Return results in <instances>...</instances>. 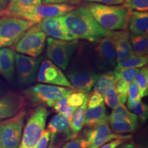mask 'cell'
Wrapping results in <instances>:
<instances>
[{
	"label": "cell",
	"mask_w": 148,
	"mask_h": 148,
	"mask_svg": "<svg viewBox=\"0 0 148 148\" xmlns=\"http://www.w3.org/2000/svg\"><path fill=\"white\" fill-rule=\"evenodd\" d=\"M62 17L74 39L93 42L107 36L111 32L101 27L85 7L75 8Z\"/></svg>",
	"instance_id": "cell-1"
},
{
	"label": "cell",
	"mask_w": 148,
	"mask_h": 148,
	"mask_svg": "<svg viewBox=\"0 0 148 148\" xmlns=\"http://www.w3.org/2000/svg\"><path fill=\"white\" fill-rule=\"evenodd\" d=\"M66 71V77L74 89L84 92H90L99 75L86 51L78 50Z\"/></svg>",
	"instance_id": "cell-2"
},
{
	"label": "cell",
	"mask_w": 148,
	"mask_h": 148,
	"mask_svg": "<svg viewBox=\"0 0 148 148\" xmlns=\"http://www.w3.org/2000/svg\"><path fill=\"white\" fill-rule=\"evenodd\" d=\"M85 8L103 28L110 31L125 30L128 25L129 10L123 6L90 2Z\"/></svg>",
	"instance_id": "cell-3"
},
{
	"label": "cell",
	"mask_w": 148,
	"mask_h": 148,
	"mask_svg": "<svg viewBox=\"0 0 148 148\" xmlns=\"http://www.w3.org/2000/svg\"><path fill=\"white\" fill-rule=\"evenodd\" d=\"M112 32L107 36L90 42L88 50L85 51L90 62L98 73L112 71L116 66Z\"/></svg>",
	"instance_id": "cell-4"
},
{
	"label": "cell",
	"mask_w": 148,
	"mask_h": 148,
	"mask_svg": "<svg viewBox=\"0 0 148 148\" xmlns=\"http://www.w3.org/2000/svg\"><path fill=\"white\" fill-rule=\"evenodd\" d=\"M73 91V89L64 86L37 84L24 89L22 93L24 98L34 106L53 107L58 99L70 95Z\"/></svg>",
	"instance_id": "cell-5"
},
{
	"label": "cell",
	"mask_w": 148,
	"mask_h": 148,
	"mask_svg": "<svg viewBox=\"0 0 148 148\" xmlns=\"http://www.w3.org/2000/svg\"><path fill=\"white\" fill-rule=\"evenodd\" d=\"M75 6L67 3L56 4H40L26 7L8 14L6 16H12L23 18L34 23H39L42 19L54 16H64L74 10Z\"/></svg>",
	"instance_id": "cell-6"
},
{
	"label": "cell",
	"mask_w": 148,
	"mask_h": 148,
	"mask_svg": "<svg viewBox=\"0 0 148 148\" xmlns=\"http://www.w3.org/2000/svg\"><path fill=\"white\" fill-rule=\"evenodd\" d=\"M49 111L45 106H38L33 111L24 127L18 148H32L45 130Z\"/></svg>",
	"instance_id": "cell-7"
},
{
	"label": "cell",
	"mask_w": 148,
	"mask_h": 148,
	"mask_svg": "<svg viewBox=\"0 0 148 148\" xmlns=\"http://www.w3.org/2000/svg\"><path fill=\"white\" fill-rule=\"evenodd\" d=\"M46 41L48 58L60 69L65 71L78 47L79 40H62L49 37Z\"/></svg>",
	"instance_id": "cell-8"
},
{
	"label": "cell",
	"mask_w": 148,
	"mask_h": 148,
	"mask_svg": "<svg viewBox=\"0 0 148 148\" xmlns=\"http://www.w3.org/2000/svg\"><path fill=\"white\" fill-rule=\"evenodd\" d=\"M35 24L21 18H0V48L14 45L27 29Z\"/></svg>",
	"instance_id": "cell-9"
},
{
	"label": "cell",
	"mask_w": 148,
	"mask_h": 148,
	"mask_svg": "<svg viewBox=\"0 0 148 148\" xmlns=\"http://www.w3.org/2000/svg\"><path fill=\"white\" fill-rule=\"evenodd\" d=\"M26 112L21 110L0 123V148H18L21 142Z\"/></svg>",
	"instance_id": "cell-10"
},
{
	"label": "cell",
	"mask_w": 148,
	"mask_h": 148,
	"mask_svg": "<svg viewBox=\"0 0 148 148\" xmlns=\"http://www.w3.org/2000/svg\"><path fill=\"white\" fill-rule=\"evenodd\" d=\"M46 40L47 35L40 30L37 24H35L14 44V49L19 53L36 58L43 52Z\"/></svg>",
	"instance_id": "cell-11"
},
{
	"label": "cell",
	"mask_w": 148,
	"mask_h": 148,
	"mask_svg": "<svg viewBox=\"0 0 148 148\" xmlns=\"http://www.w3.org/2000/svg\"><path fill=\"white\" fill-rule=\"evenodd\" d=\"M43 58V56L34 58L22 53H15L14 64L18 84L22 86H27L35 82L38 68Z\"/></svg>",
	"instance_id": "cell-12"
},
{
	"label": "cell",
	"mask_w": 148,
	"mask_h": 148,
	"mask_svg": "<svg viewBox=\"0 0 148 148\" xmlns=\"http://www.w3.org/2000/svg\"><path fill=\"white\" fill-rule=\"evenodd\" d=\"M36 79L38 82L64 86L75 90L62 69L48 59L42 60L40 63Z\"/></svg>",
	"instance_id": "cell-13"
},
{
	"label": "cell",
	"mask_w": 148,
	"mask_h": 148,
	"mask_svg": "<svg viewBox=\"0 0 148 148\" xmlns=\"http://www.w3.org/2000/svg\"><path fill=\"white\" fill-rule=\"evenodd\" d=\"M47 129L50 132V139L47 148H60L72 138L69 120L60 114H56L50 120Z\"/></svg>",
	"instance_id": "cell-14"
},
{
	"label": "cell",
	"mask_w": 148,
	"mask_h": 148,
	"mask_svg": "<svg viewBox=\"0 0 148 148\" xmlns=\"http://www.w3.org/2000/svg\"><path fill=\"white\" fill-rule=\"evenodd\" d=\"M86 139L88 143V148H98L103 144L116 138L130 140L131 135L115 134L111 130L108 123L92 128L86 133Z\"/></svg>",
	"instance_id": "cell-15"
},
{
	"label": "cell",
	"mask_w": 148,
	"mask_h": 148,
	"mask_svg": "<svg viewBox=\"0 0 148 148\" xmlns=\"http://www.w3.org/2000/svg\"><path fill=\"white\" fill-rule=\"evenodd\" d=\"M37 25L40 30L51 38L62 40H75L68 31L62 16L44 18Z\"/></svg>",
	"instance_id": "cell-16"
},
{
	"label": "cell",
	"mask_w": 148,
	"mask_h": 148,
	"mask_svg": "<svg viewBox=\"0 0 148 148\" xmlns=\"http://www.w3.org/2000/svg\"><path fill=\"white\" fill-rule=\"evenodd\" d=\"M25 106V98L14 91L0 97V121L9 119L17 114Z\"/></svg>",
	"instance_id": "cell-17"
},
{
	"label": "cell",
	"mask_w": 148,
	"mask_h": 148,
	"mask_svg": "<svg viewBox=\"0 0 148 148\" xmlns=\"http://www.w3.org/2000/svg\"><path fill=\"white\" fill-rule=\"evenodd\" d=\"M112 38L115 49L116 64L134 53L130 40L129 32L125 30L113 31Z\"/></svg>",
	"instance_id": "cell-18"
},
{
	"label": "cell",
	"mask_w": 148,
	"mask_h": 148,
	"mask_svg": "<svg viewBox=\"0 0 148 148\" xmlns=\"http://www.w3.org/2000/svg\"><path fill=\"white\" fill-rule=\"evenodd\" d=\"M15 52L8 47L0 48V74L8 82H12L15 72Z\"/></svg>",
	"instance_id": "cell-19"
},
{
	"label": "cell",
	"mask_w": 148,
	"mask_h": 148,
	"mask_svg": "<svg viewBox=\"0 0 148 148\" xmlns=\"http://www.w3.org/2000/svg\"><path fill=\"white\" fill-rule=\"evenodd\" d=\"M131 34L147 35L148 12L147 11L129 10L128 25Z\"/></svg>",
	"instance_id": "cell-20"
},
{
	"label": "cell",
	"mask_w": 148,
	"mask_h": 148,
	"mask_svg": "<svg viewBox=\"0 0 148 148\" xmlns=\"http://www.w3.org/2000/svg\"><path fill=\"white\" fill-rule=\"evenodd\" d=\"M108 121V116L103 102L95 108H86L84 117V125L86 127L90 129L95 128Z\"/></svg>",
	"instance_id": "cell-21"
},
{
	"label": "cell",
	"mask_w": 148,
	"mask_h": 148,
	"mask_svg": "<svg viewBox=\"0 0 148 148\" xmlns=\"http://www.w3.org/2000/svg\"><path fill=\"white\" fill-rule=\"evenodd\" d=\"M88 97H89V95L86 97L84 103L80 106L77 107L75 109L71 119L69 121V127L71 132L72 138L77 136V135L84 127L85 113H86V110L87 108Z\"/></svg>",
	"instance_id": "cell-22"
},
{
	"label": "cell",
	"mask_w": 148,
	"mask_h": 148,
	"mask_svg": "<svg viewBox=\"0 0 148 148\" xmlns=\"http://www.w3.org/2000/svg\"><path fill=\"white\" fill-rule=\"evenodd\" d=\"M114 79L115 75L113 70L99 73L92 86L93 92L99 94L103 97L105 92L112 86Z\"/></svg>",
	"instance_id": "cell-23"
},
{
	"label": "cell",
	"mask_w": 148,
	"mask_h": 148,
	"mask_svg": "<svg viewBox=\"0 0 148 148\" xmlns=\"http://www.w3.org/2000/svg\"><path fill=\"white\" fill-rule=\"evenodd\" d=\"M111 130L115 134H124L134 132L138 126V119H125L109 122Z\"/></svg>",
	"instance_id": "cell-24"
},
{
	"label": "cell",
	"mask_w": 148,
	"mask_h": 148,
	"mask_svg": "<svg viewBox=\"0 0 148 148\" xmlns=\"http://www.w3.org/2000/svg\"><path fill=\"white\" fill-rule=\"evenodd\" d=\"M42 4L41 0H9L6 8L0 12V16H6L26 7Z\"/></svg>",
	"instance_id": "cell-25"
},
{
	"label": "cell",
	"mask_w": 148,
	"mask_h": 148,
	"mask_svg": "<svg viewBox=\"0 0 148 148\" xmlns=\"http://www.w3.org/2000/svg\"><path fill=\"white\" fill-rule=\"evenodd\" d=\"M130 40L133 52L138 56H147L148 37L147 35L130 34Z\"/></svg>",
	"instance_id": "cell-26"
},
{
	"label": "cell",
	"mask_w": 148,
	"mask_h": 148,
	"mask_svg": "<svg viewBox=\"0 0 148 148\" xmlns=\"http://www.w3.org/2000/svg\"><path fill=\"white\" fill-rule=\"evenodd\" d=\"M147 56H138L133 53L127 58L116 64V69L124 68H141L147 64ZM114 68V69H115Z\"/></svg>",
	"instance_id": "cell-27"
},
{
	"label": "cell",
	"mask_w": 148,
	"mask_h": 148,
	"mask_svg": "<svg viewBox=\"0 0 148 148\" xmlns=\"http://www.w3.org/2000/svg\"><path fill=\"white\" fill-rule=\"evenodd\" d=\"M136 114L127 110L124 104L119 103L116 108H113L110 116H108V121H117L125 119H137Z\"/></svg>",
	"instance_id": "cell-28"
},
{
	"label": "cell",
	"mask_w": 148,
	"mask_h": 148,
	"mask_svg": "<svg viewBox=\"0 0 148 148\" xmlns=\"http://www.w3.org/2000/svg\"><path fill=\"white\" fill-rule=\"evenodd\" d=\"M67 97L68 95L64 96L58 99L55 103L53 108L58 112V114L63 115L66 119L69 120V121L71 119L72 116L77 108L69 106L67 103Z\"/></svg>",
	"instance_id": "cell-29"
},
{
	"label": "cell",
	"mask_w": 148,
	"mask_h": 148,
	"mask_svg": "<svg viewBox=\"0 0 148 148\" xmlns=\"http://www.w3.org/2000/svg\"><path fill=\"white\" fill-rule=\"evenodd\" d=\"M134 80L138 84L140 88L142 98L145 97L148 94V68L147 66H143L139 69Z\"/></svg>",
	"instance_id": "cell-30"
},
{
	"label": "cell",
	"mask_w": 148,
	"mask_h": 148,
	"mask_svg": "<svg viewBox=\"0 0 148 148\" xmlns=\"http://www.w3.org/2000/svg\"><path fill=\"white\" fill-rule=\"evenodd\" d=\"M127 108L134 112L137 116L138 119L141 122H145L148 116V107L145 103L141 100L136 101V102L130 103L127 102Z\"/></svg>",
	"instance_id": "cell-31"
},
{
	"label": "cell",
	"mask_w": 148,
	"mask_h": 148,
	"mask_svg": "<svg viewBox=\"0 0 148 148\" xmlns=\"http://www.w3.org/2000/svg\"><path fill=\"white\" fill-rule=\"evenodd\" d=\"M112 86L118 96L119 103L124 104L127 100L128 84L121 77H116L114 79Z\"/></svg>",
	"instance_id": "cell-32"
},
{
	"label": "cell",
	"mask_w": 148,
	"mask_h": 148,
	"mask_svg": "<svg viewBox=\"0 0 148 148\" xmlns=\"http://www.w3.org/2000/svg\"><path fill=\"white\" fill-rule=\"evenodd\" d=\"M89 95L88 92H84L78 90H74L68 95L67 97V103L69 106L77 108L80 106L84 103L86 97Z\"/></svg>",
	"instance_id": "cell-33"
},
{
	"label": "cell",
	"mask_w": 148,
	"mask_h": 148,
	"mask_svg": "<svg viewBox=\"0 0 148 148\" xmlns=\"http://www.w3.org/2000/svg\"><path fill=\"white\" fill-rule=\"evenodd\" d=\"M140 68H124V69H114V73L115 75V78L121 77L130 84L134 79L135 75Z\"/></svg>",
	"instance_id": "cell-34"
},
{
	"label": "cell",
	"mask_w": 148,
	"mask_h": 148,
	"mask_svg": "<svg viewBox=\"0 0 148 148\" xmlns=\"http://www.w3.org/2000/svg\"><path fill=\"white\" fill-rule=\"evenodd\" d=\"M123 7L129 10L147 11L148 0H124Z\"/></svg>",
	"instance_id": "cell-35"
},
{
	"label": "cell",
	"mask_w": 148,
	"mask_h": 148,
	"mask_svg": "<svg viewBox=\"0 0 148 148\" xmlns=\"http://www.w3.org/2000/svg\"><path fill=\"white\" fill-rule=\"evenodd\" d=\"M127 102L133 103L141 100V93L138 84L133 79L127 87Z\"/></svg>",
	"instance_id": "cell-36"
},
{
	"label": "cell",
	"mask_w": 148,
	"mask_h": 148,
	"mask_svg": "<svg viewBox=\"0 0 148 148\" xmlns=\"http://www.w3.org/2000/svg\"><path fill=\"white\" fill-rule=\"evenodd\" d=\"M103 99L107 106L112 109L116 108L119 104L118 96L116 95V92L114 90L113 86L110 87L105 92L103 95Z\"/></svg>",
	"instance_id": "cell-37"
},
{
	"label": "cell",
	"mask_w": 148,
	"mask_h": 148,
	"mask_svg": "<svg viewBox=\"0 0 148 148\" xmlns=\"http://www.w3.org/2000/svg\"><path fill=\"white\" fill-rule=\"evenodd\" d=\"M60 148H88V143L86 138L75 136L66 142Z\"/></svg>",
	"instance_id": "cell-38"
},
{
	"label": "cell",
	"mask_w": 148,
	"mask_h": 148,
	"mask_svg": "<svg viewBox=\"0 0 148 148\" xmlns=\"http://www.w3.org/2000/svg\"><path fill=\"white\" fill-rule=\"evenodd\" d=\"M50 139V132L48 129L45 130L41 136L32 148H47Z\"/></svg>",
	"instance_id": "cell-39"
},
{
	"label": "cell",
	"mask_w": 148,
	"mask_h": 148,
	"mask_svg": "<svg viewBox=\"0 0 148 148\" xmlns=\"http://www.w3.org/2000/svg\"><path fill=\"white\" fill-rule=\"evenodd\" d=\"M103 102V97L96 92H92L90 97H88L87 101V107L95 108Z\"/></svg>",
	"instance_id": "cell-40"
},
{
	"label": "cell",
	"mask_w": 148,
	"mask_h": 148,
	"mask_svg": "<svg viewBox=\"0 0 148 148\" xmlns=\"http://www.w3.org/2000/svg\"><path fill=\"white\" fill-rule=\"evenodd\" d=\"M126 140H128L125 139V138H116V139H114L111 140V141L108 142V143L103 144V145L98 148H116L121 145V143H123V142L126 141Z\"/></svg>",
	"instance_id": "cell-41"
},
{
	"label": "cell",
	"mask_w": 148,
	"mask_h": 148,
	"mask_svg": "<svg viewBox=\"0 0 148 148\" xmlns=\"http://www.w3.org/2000/svg\"><path fill=\"white\" fill-rule=\"evenodd\" d=\"M88 2L103 3L106 5H119L122 4L124 0H85Z\"/></svg>",
	"instance_id": "cell-42"
},
{
	"label": "cell",
	"mask_w": 148,
	"mask_h": 148,
	"mask_svg": "<svg viewBox=\"0 0 148 148\" xmlns=\"http://www.w3.org/2000/svg\"><path fill=\"white\" fill-rule=\"evenodd\" d=\"M116 148H136V145L132 140H126Z\"/></svg>",
	"instance_id": "cell-43"
},
{
	"label": "cell",
	"mask_w": 148,
	"mask_h": 148,
	"mask_svg": "<svg viewBox=\"0 0 148 148\" xmlns=\"http://www.w3.org/2000/svg\"><path fill=\"white\" fill-rule=\"evenodd\" d=\"M44 4H56V3H66L70 0H41Z\"/></svg>",
	"instance_id": "cell-44"
},
{
	"label": "cell",
	"mask_w": 148,
	"mask_h": 148,
	"mask_svg": "<svg viewBox=\"0 0 148 148\" xmlns=\"http://www.w3.org/2000/svg\"><path fill=\"white\" fill-rule=\"evenodd\" d=\"M8 92V90L7 89L6 86H5V84L3 83V81L1 80V79L0 78V97L5 95Z\"/></svg>",
	"instance_id": "cell-45"
},
{
	"label": "cell",
	"mask_w": 148,
	"mask_h": 148,
	"mask_svg": "<svg viewBox=\"0 0 148 148\" xmlns=\"http://www.w3.org/2000/svg\"><path fill=\"white\" fill-rule=\"evenodd\" d=\"M9 0H0V12H1L6 8Z\"/></svg>",
	"instance_id": "cell-46"
},
{
	"label": "cell",
	"mask_w": 148,
	"mask_h": 148,
	"mask_svg": "<svg viewBox=\"0 0 148 148\" xmlns=\"http://www.w3.org/2000/svg\"><path fill=\"white\" fill-rule=\"evenodd\" d=\"M70 2H71V3H72V4H77L79 2V0H70Z\"/></svg>",
	"instance_id": "cell-47"
}]
</instances>
